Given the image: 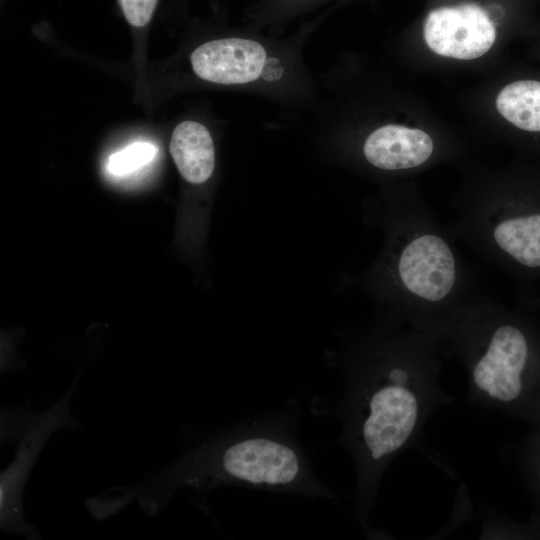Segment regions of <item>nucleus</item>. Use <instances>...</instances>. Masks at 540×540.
<instances>
[{"label":"nucleus","instance_id":"nucleus-1","mask_svg":"<svg viewBox=\"0 0 540 540\" xmlns=\"http://www.w3.org/2000/svg\"><path fill=\"white\" fill-rule=\"evenodd\" d=\"M438 339L408 327L364 351L350 372L341 406V442L358 475L357 505L364 517L382 473L414 445L426 418L441 401Z\"/></svg>","mask_w":540,"mask_h":540},{"label":"nucleus","instance_id":"nucleus-2","mask_svg":"<svg viewBox=\"0 0 540 540\" xmlns=\"http://www.w3.org/2000/svg\"><path fill=\"white\" fill-rule=\"evenodd\" d=\"M388 243L378 287L398 320L444 345L467 306L479 297L456 240L415 194L384 212Z\"/></svg>","mask_w":540,"mask_h":540},{"label":"nucleus","instance_id":"nucleus-3","mask_svg":"<svg viewBox=\"0 0 540 540\" xmlns=\"http://www.w3.org/2000/svg\"><path fill=\"white\" fill-rule=\"evenodd\" d=\"M221 485L332 495L314 476L291 426L264 421L223 432L191 449L156 475L139 501L155 512L177 488Z\"/></svg>","mask_w":540,"mask_h":540},{"label":"nucleus","instance_id":"nucleus-4","mask_svg":"<svg viewBox=\"0 0 540 540\" xmlns=\"http://www.w3.org/2000/svg\"><path fill=\"white\" fill-rule=\"evenodd\" d=\"M446 344L463 363L471 400L493 410L519 403L532 347L529 332L513 312L478 298L464 310Z\"/></svg>","mask_w":540,"mask_h":540},{"label":"nucleus","instance_id":"nucleus-5","mask_svg":"<svg viewBox=\"0 0 540 540\" xmlns=\"http://www.w3.org/2000/svg\"><path fill=\"white\" fill-rule=\"evenodd\" d=\"M447 228L494 266L540 269V211H522L506 194L488 188L456 202Z\"/></svg>","mask_w":540,"mask_h":540},{"label":"nucleus","instance_id":"nucleus-6","mask_svg":"<svg viewBox=\"0 0 540 540\" xmlns=\"http://www.w3.org/2000/svg\"><path fill=\"white\" fill-rule=\"evenodd\" d=\"M504 13V6L498 3L466 0L440 4L425 16L424 40L438 55L459 60L479 58L494 44L495 20Z\"/></svg>","mask_w":540,"mask_h":540},{"label":"nucleus","instance_id":"nucleus-7","mask_svg":"<svg viewBox=\"0 0 540 540\" xmlns=\"http://www.w3.org/2000/svg\"><path fill=\"white\" fill-rule=\"evenodd\" d=\"M69 394L30 427L22 440L12 463L1 474L0 514L2 528L30 536L34 529L22 515V490L28 474L49 436L59 427L68 425L72 418L68 412Z\"/></svg>","mask_w":540,"mask_h":540},{"label":"nucleus","instance_id":"nucleus-8","mask_svg":"<svg viewBox=\"0 0 540 540\" xmlns=\"http://www.w3.org/2000/svg\"><path fill=\"white\" fill-rule=\"evenodd\" d=\"M190 61L199 78L216 84L238 85L261 78L268 55L258 41L227 37L201 44L192 52Z\"/></svg>","mask_w":540,"mask_h":540},{"label":"nucleus","instance_id":"nucleus-9","mask_svg":"<svg viewBox=\"0 0 540 540\" xmlns=\"http://www.w3.org/2000/svg\"><path fill=\"white\" fill-rule=\"evenodd\" d=\"M433 139L423 130L385 125L371 132L363 144V156L374 168L402 172L419 168L434 155Z\"/></svg>","mask_w":540,"mask_h":540},{"label":"nucleus","instance_id":"nucleus-10","mask_svg":"<svg viewBox=\"0 0 540 540\" xmlns=\"http://www.w3.org/2000/svg\"><path fill=\"white\" fill-rule=\"evenodd\" d=\"M170 153L181 176L192 184L206 182L215 166L213 139L201 123L187 120L172 132Z\"/></svg>","mask_w":540,"mask_h":540},{"label":"nucleus","instance_id":"nucleus-11","mask_svg":"<svg viewBox=\"0 0 540 540\" xmlns=\"http://www.w3.org/2000/svg\"><path fill=\"white\" fill-rule=\"evenodd\" d=\"M496 107L516 127L540 132V82L522 80L508 84L498 94Z\"/></svg>","mask_w":540,"mask_h":540},{"label":"nucleus","instance_id":"nucleus-12","mask_svg":"<svg viewBox=\"0 0 540 540\" xmlns=\"http://www.w3.org/2000/svg\"><path fill=\"white\" fill-rule=\"evenodd\" d=\"M157 154V147L148 141H135L111 154L107 171L114 176H126L149 164Z\"/></svg>","mask_w":540,"mask_h":540},{"label":"nucleus","instance_id":"nucleus-13","mask_svg":"<svg viewBox=\"0 0 540 540\" xmlns=\"http://www.w3.org/2000/svg\"><path fill=\"white\" fill-rule=\"evenodd\" d=\"M119 7L134 28L145 27L155 12L158 0H117Z\"/></svg>","mask_w":540,"mask_h":540},{"label":"nucleus","instance_id":"nucleus-14","mask_svg":"<svg viewBox=\"0 0 540 540\" xmlns=\"http://www.w3.org/2000/svg\"><path fill=\"white\" fill-rule=\"evenodd\" d=\"M282 1H287V2H294V1H304V0H282Z\"/></svg>","mask_w":540,"mask_h":540},{"label":"nucleus","instance_id":"nucleus-15","mask_svg":"<svg viewBox=\"0 0 540 540\" xmlns=\"http://www.w3.org/2000/svg\"><path fill=\"white\" fill-rule=\"evenodd\" d=\"M539 471H540V459H539Z\"/></svg>","mask_w":540,"mask_h":540}]
</instances>
